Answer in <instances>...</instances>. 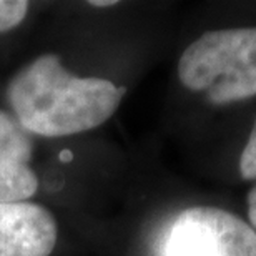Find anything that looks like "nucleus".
<instances>
[{
  "instance_id": "f257e3e1",
  "label": "nucleus",
  "mask_w": 256,
  "mask_h": 256,
  "mask_svg": "<svg viewBox=\"0 0 256 256\" xmlns=\"http://www.w3.org/2000/svg\"><path fill=\"white\" fill-rule=\"evenodd\" d=\"M124 86L98 76H76L57 55H40L10 80L7 98L27 133L68 136L105 124L118 108Z\"/></svg>"
},
{
  "instance_id": "0eeeda50",
  "label": "nucleus",
  "mask_w": 256,
  "mask_h": 256,
  "mask_svg": "<svg viewBox=\"0 0 256 256\" xmlns=\"http://www.w3.org/2000/svg\"><path fill=\"white\" fill-rule=\"evenodd\" d=\"M240 175L244 180H256V120L240 156Z\"/></svg>"
},
{
  "instance_id": "423d86ee",
  "label": "nucleus",
  "mask_w": 256,
  "mask_h": 256,
  "mask_svg": "<svg viewBox=\"0 0 256 256\" xmlns=\"http://www.w3.org/2000/svg\"><path fill=\"white\" fill-rule=\"evenodd\" d=\"M30 4L25 0H0V34L15 28L25 20Z\"/></svg>"
},
{
  "instance_id": "7ed1b4c3",
  "label": "nucleus",
  "mask_w": 256,
  "mask_h": 256,
  "mask_svg": "<svg viewBox=\"0 0 256 256\" xmlns=\"http://www.w3.org/2000/svg\"><path fill=\"white\" fill-rule=\"evenodd\" d=\"M160 256H256V233L226 210L186 208L168 224Z\"/></svg>"
},
{
  "instance_id": "20e7f679",
  "label": "nucleus",
  "mask_w": 256,
  "mask_h": 256,
  "mask_svg": "<svg viewBox=\"0 0 256 256\" xmlns=\"http://www.w3.org/2000/svg\"><path fill=\"white\" fill-rule=\"evenodd\" d=\"M57 243V222L38 203H0V256H48Z\"/></svg>"
},
{
  "instance_id": "39448f33",
  "label": "nucleus",
  "mask_w": 256,
  "mask_h": 256,
  "mask_svg": "<svg viewBox=\"0 0 256 256\" xmlns=\"http://www.w3.org/2000/svg\"><path fill=\"white\" fill-rule=\"evenodd\" d=\"M34 143L17 120L0 110V203L27 202L38 190L30 168Z\"/></svg>"
},
{
  "instance_id": "6e6552de",
  "label": "nucleus",
  "mask_w": 256,
  "mask_h": 256,
  "mask_svg": "<svg viewBox=\"0 0 256 256\" xmlns=\"http://www.w3.org/2000/svg\"><path fill=\"white\" fill-rule=\"evenodd\" d=\"M248 218H250V226L253 228L256 233V185L248 193Z\"/></svg>"
},
{
  "instance_id": "f03ea898",
  "label": "nucleus",
  "mask_w": 256,
  "mask_h": 256,
  "mask_svg": "<svg viewBox=\"0 0 256 256\" xmlns=\"http://www.w3.org/2000/svg\"><path fill=\"white\" fill-rule=\"evenodd\" d=\"M178 78L204 92L214 105L256 95V27L213 30L190 44L178 62Z\"/></svg>"
},
{
  "instance_id": "1a4fd4ad",
  "label": "nucleus",
  "mask_w": 256,
  "mask_h": 256,
  "mask_svg": "<svg viewBox=\"0 0 256 256\" xmlns=\"http://www.w3.org/2000/svg\"><path fill=\"white\" fill-rule=\"evenodd\" d=\"M88 4L92 7H110V5H116L118 2H115V0H92Z\"/></svg>"
}]
</instances>
